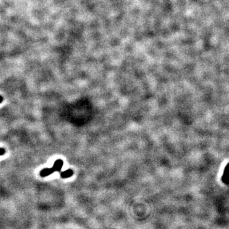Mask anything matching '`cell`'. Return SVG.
Returning <instances> with one entry per match:
<instances>
[{
  "label": "cell",
  "instance_id": "6da1fadb",
  "mask_svg": "<svg viewBox=\"0 0 229 229\" xmlns=\"http://www.w3.org/2000/svg\"><path fill=\"white\" fill-rule=\"evenodd\" d=\"M64 165L63 161L61 159H58L55 161L54 165L51 168H45L42 169L40 173V175L42 177H46L54 173L56 171H60Z\"/></svg>",
  "mask_w": 229,
  "mask_h": 229
},
{
  "label": "cell",
  "instance_id": "7a4b0ae2",
  "mask_svg": "<svg viewBox=\"0 0 229 229\" xmlns=\"http://www.w3.org/2000/svg\"><path fill=\"white\" fill-rule=\"evenodd\" d=\"M73 174V171L72 169H67L66 171L61 173V177L62 178H68L72 177Z\"/></svg>",
  "mask_w": 229,
  "mask_h": 229
},
{
  "label": "cell",
  "instance_id": "3957f363",
  "mask_svg": "<svg viewBox=\"0 0 229 229\" xmlns=\"http://www.w3.org/2000/svg\"><path fill=\"white\" fill-rule=\"evenodd\" d=\"M5 154V150L3 148H0V155H3Z\"/></svg>",
  "mask_w": 229,
  "mask_h": 229
},
{
  "label": "cell",
  "instance_id": "277c9868",
  "mask_svg": "<svg viewBox=\"0 0 229 229\" xmlns=\"http://www.w3.org/2000/svg\"><path fill=\"white\" fill-rule=\"evenodd\" d=\"M3 100V97H2V96H0V104H1V103H2Z\"/></svg>",
  "mask_w": 229,
  "mask_h": 229
}]
</instances>
